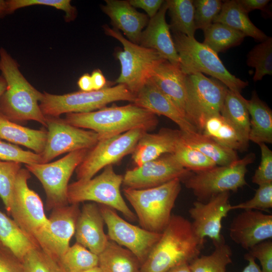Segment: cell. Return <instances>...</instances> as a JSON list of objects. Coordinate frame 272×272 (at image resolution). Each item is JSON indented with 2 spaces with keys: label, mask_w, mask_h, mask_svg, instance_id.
<instances>
[{
  "label": "cell",
  "mask_w": 272,
  "mask_h": 272,
  "mask_svg": "<svg viewBox=\"0 0 272 272\" xmlns=\"http://www.w3.org/2000/svg\"><path fill=\"white\" fill-rule=\"evenodd\" d=\"M250 118L249 141L258 145L272 143V111L253 91L250 100H245Z\"/></svg>",
  "instance_id": "26"
},
{
  "label": "cell",
  "mask_w": 272,
  "mask_h": 272,
  "mask_svg": "<svg viewBox=\"0 0 272 272\" xmlns=\"http://www.w3.org/2000/svg\"><path fill=\"white\" fill-rule=\"evenodd\" d=\"M104 224L98 205L95 202L84 204L76 222V242L98 255L109 241L104 231Z\"/></svg>",
  "instance_id": "20"
},
{
  "label": "cell",
  "mask_w": 272,
  "mask_h": 272,
  "mask_svg": "<svg viewBox=\"0 0 272 272\" xmlns=\"http://www.w3.org/2000/svg\"><path fill=\"white\" fill-rule=\"evenodd\" d=\"M245 99L240 93L228 90L220 114L236 129L243 140L249 143L250 116Z\"/></svg>",
  "instance_id": "33"
},
{
  "label": "cell",
  "mask_w": 272,
  "mask_h": 272,
  "mask_svg": "<svg viewBox=\"0 0 272 272\" xmlns=\"http://www.w3.org/2000/svg\"><path fill=\"white\" fill-rule=\"evenodd\" d=\"M173 154L179 163L190 171H203L217 166L203 154L183 142L181 137Z\"/></svg>",
  "instance_id": "39"
},
{
  "label": "cell",
  "mask_w": 272,
  "mask_h": 272,
  "mask_svg": "<svg viewBox=\"0 0 272 272\" xmlns=\"http://www.w3.org/2000/svg\"><path fill=\"white\" fill-rule=\"evenodd\" d=\"M258 145L261 151V161L252 176V181L260 185L272 182V151L264 143Z\"/></svg>",
  "instance_id": "46"
},
{
  "label": "cell",
  "mask_w": 272,
  "mask_h": 272,
  "mask_svg": "<svg viewBox=\"0 0 272 272\" xmlns=\"http://www.w3.org/2000/svg\"><path fill=\"white\" fill-rule=\"evenodd\" d=\"M181 137V131L163 128L156 133L145 132L131 154L136 167L162 155L173 154Z\"/></svg>",
  "instance_id": "24"
},
{
  "label": "cell",
  "mask_w": 272,
  "mask_h": 272,
  "mask_svg": "<svg viewBox=\"0 0 272 272\" xmlns=\"http://www.w3.org/2000/svg\"><path fill=\"white\" fill-rule=\"evenodd\" d=\"M231 239L246 250L272 238V215L257 210H244L236 216L229 229Z\"/></svg>",
  "instance_id": "19"
},
{
  "label": "cell",
  "mask_w": 272,
  "mask_h": 272,
  "mask_svg": "<svg viewBox=\"0 0 272 272\" xmlns=\"http://www.w3.org/2000/svg\"><path fill=\"white\" fill-rule=\"evenodd\" d=\"M0 160L26 164L41 163L39 154L23 150L18 146L0 139Z\"/></svg>",
  "instance_id": "44"
},
{
  "label": "cell",
  "mask_w": 272,
  "mask_h": 272,
  "mask_svg": "<svg viewBox=\"0 0 272 272\" xmlns=\"http://www.w3.org/2000/svg\"><path fill=\"white\" fill-rule=\"evenodd\" d=\"M7 89V83L3 76H0V98Z\"/></svg>",
  "instance_id": "55"
},
{
  "label": "cell",
  "mask_w": 272,
  "mask_h": 272,
  "mask_svg": "<svg viewBox=\"0 0 272 272\" xmlns=\"http://www.w3.org/2000/svg\"><path fill=\"white\" fill-rule=\"evenodd\" d=\"M167 272H190L189 263H184L175 267Z\"/></svg>",
  "instance_id": "54"
},
{
  "label": "cell",
  "mask_w": 272,
  "mask_h": 272,
  "mask_svg": "<svg viewBox=\"0 0 272 272\" xmlns=\"http://www.w3.org/2000/svg\"><path fill=\"white\" fill-rule=\"evenodd\" d=\"M83 272H102V271L99 266H97Z\"/></svg>",
  "instance_id": "57"
},
{
  "label": "cell",
  "mask_w": 272,
  "mask_h": 272,
  "mask_svg": "<svg viewBox=\"0 0 272 272\" xmlns=\"http://www.w3.org/2000/svg\"><path fill=\"white\" fill-rule=\"evenodd\" d=\"M244 258L248 261V263L242 272H261V268L256 263L255 259L248 254H245Z\"/></svg>",
  "instance_id": "53"
},
{
  "label": "cell",
  "mask_w": 272,
  "mask_h": 272,
  "mask_svg": "<svg viewBox=\"0 0 272 272\" xmlns=\"http://www.w3.org/2000/svg\"><path fill=\"white\" fill-rule=\"evenodd\" d=\"M0 240L22 261L37 243L26 235L15 221L0 211Z\"/></svg>",
  "instance_id": "32"
},
{
  "label": "cell",
  "mask_w": 272,
  "mask_h": 272,
  "mask_svg": "<svg viewBox=\"0 0 272 272\" xmlns=\"http://www.w3.org/2000/svg\"><path fill=\"white\" fill-rule=\"evenodd\" d=\"M103 28L106 35L117 39L123 47L122 50L116 53L121 71L115 82L125 85L134 95L166 59L157 51L130 42L118 30L106 25Z\"/></svg>",
  "instance_id": "8"
},
{
  "label": "cell",
  "mask_w": 272,
  "mask_h": 272,
  "mask_svg": "<svg viewBox=\"0 0 272 272\" xmlns=\"http://www.w3.org/2000/svg\"><path fill=\"white\" fill-rule=\"evenodd\" d=\"M93 90H99L103 89L107 85L105 77L99 69H96L93 71L91 75Z\"/></svg>",
  "instance_id": "51"
},
{
  "label": "cell",
  "mask_w": 272,
  "mask_h": 272,
  "mask_svg": "<svg viewBox=\"0 0 272 272\" xmlns=\"http://www.w3.org/2000/svg\"><path fill=\"white\" fill-rule=\"evenodd\" d=\"M191 173L179 163L173 154H167L127 170L122 185L136 189L153 188L176 178L183 180Z\"/></svg>",
  "instance_id": "16"
},
{
  "label": "cell",
  "mask_w": 272,
  "mask_h": 272,
  "mask_svg": "<svg viewBox=\"0 0 272 272\" xmlns=\"http://www.w3.org/2000/svg\"><path fill=\"white\" fill-rule=\"evenodd\" d=\"M99 208L107 228V236L112 241L131 251L142 264L162 233L148 231L121 218L116 210L106 206Z\"/></svg>",
  "instance_id": "14"
},
{
  "label": "cell",
  "mask_w": 272,
  "mask_h": 272,
  "mask_svg": "<svg viewBox=\"0 0 272 272\" xmlns=\"http://www.w3.org/2000/svg\"><path fill=\"white\" fill-rule=\"evenodd\" d=\"M89 149L67 153L55 161L26 164V169L39 180L46 195L47 210L69 205L67 191L73 173L83 161Z\"/></svg>",
  "instance_id": "11"
},
{
  "label": "cell",
  "mask_w": 272,
  "mask_h": 272,
  "mask_svg": "<svg viewBox=\"0 0 272 272\" xmlns=\"http://www.w3.org/2000/svg\"><path fill=\"white\" fill-rule=\"evenodd\" d=\"M39 102L41 110L45 117H59L63 113H81L97 110L108 104L118 101L133 102L134 95L123 84L109 87L106 85L99 90L79 91L63 95L44 92Z\"/></svg>",
  "instance_id": "6"
},
{
  "label": "cell",
  "mask_w": 272,
  "mask_h": 272,
  "mask_svg": "<svg viewBox=\"0 0 272 272\" xmlns=\"http://www.w3.org/2000/svg\"><path fill=\"white\" fill-rule=\"evenodd\" d=\"M238 4L247 13L254 10H264L269 0H237Z\"/></svg>",
  "instance_id": "50"
},
{
  "label": "cell",
  "mask_w": 272,
  "mask_h": 272,
  "mask_svg": "<svg viewBox=\"0 0 272 272\" xmlns=\"http://www.w3.org/2000/svg\"><path fill=\"white\" fill-rule=\"evenodd\" d=\"M173 40L180 59L179 67L186 75L205 73L224 84L230 90L241 93L248 82L231 74L218 53L194 37L173 33Z\"/></svg>",
  "instance_id": "5"
},
{
  "label": "cell",
  "mask_w": 272,
  "mask_h": 272,
  "mask_svg": "<svg viewBox=\"0 0 272 272\" xmlns=\"http://www.w3.org/2000/svg\"><path fill=\"white\" fill-rule=\"evenodd\" d=\"M247 64L255 69L254 82L260 81L264 76L272 75V38L256 45L248 53Z\"/></svg>",
  "instance_id": "38"
},
{
  "label": "cell",
  "mask_w": 272,
  "mask_h": 272,
  "mask_svg": "<svg viewBox=\"0 0 272 272\" xmlns=\"http://www.w3.org/2000/svg\"><path fill=\"white\" fill-rule=\"evenodd\" d=\"M23 262L26 272H64L57 261L39 247L30 250Z\"/></svg>",
  "instance_id": "41"
},
{
  "label": "cell",
  "mask_w": 272,
  "mask_h": 272,
  "mask_svg": "<svg viewBox=\"0 0 272 272\" xmlns=\"http://www.w3.org/2000/svg\"><path fill=\"white\" fill-rule=\"evenodd\" d=\"M6 1L0 0V17L6 15Z\"/></svg>",
  "instance_id": "56"
},
{
  "label": "cell",
  "mask_w": 272,
  "mask_h": 272,
  "mask_svg": "<svg viewBox=\"0 0 272 272\" xmlns=\"http://www.w3.org/2000/svg\"><path fill=\"white\" fill-rule=\"evenodd\" d=\"M155 115H163L174 122L182 132L197 131L173 102L149 79L134 95L133 102Z\"/></svg>",
  "instance_id": "22"
},
{
  "label": "cell",
  "mask_w": 272,
  "mask_h": 272,
  "mask_svg": "<svg viewBox=\"0 0 272 272\" xmlns=\"http://www.w3.org/2000/svg\"><path fill=\"white\" fill-rule=\"evenodd\" d=\"M201 133L219 144L236 151H244L248 147V144L221 114L208 118Z\"/></svg>",
  "instance_id": "30"
},
{
  "label": "cell",
  "mask_w": 272,
  "mask_h": 272,
  "mask_svg": "<svg viewBox=\"0 0 272 272\" xmlns=\"http://www.w3.org/2000/svg\"><path fill=\"white\" fill-rule=\"evenodd\" d=\"M128 1L133 8L144 10L150 19L157 13L164 2L163 0H129Z\"/></svg>",
  "instance_id": "49"
},
{
  "label": "cell",
  "mask_w": 272,
  "mask_h": 272,
  "mask_svg": "<svg viewBox=\"0 0 272 272\" xmlns=\"http://www.w3.org/2000/svg\"><path fill=\"white\" fill-rule=\"evenodd\" d=\"M30 177V172L26 168H22L19 171L9 215L24 233L36 242V237L48 228L49 221L41 198L28 186Z\"/></svg>",
  "instance_id": "12"
},
{
  "label": "cell",
  "mask_w": 272,
  "mask_h": 272,
  "mask_svg": "<svg viewBox=\"0 0 272 272\" xmlns=\"http://www.w3.org/2000/svg\"><path fill=\"white\" fill-rule=\"evenodd\" d=\"M248 14L237 0L226 1L213 23L226 25L260 42L266 39L268 36L253 24Z\"/></svg>",
  "instance_id": "28"
},
{
  "label": "cell",
  "mask_w": 272,
  "mask_h": 272,
  "mask_svg": "<svg viewBox=\"0 0 272 272\" xmlns=\"http://www.w3.org/2000/svg\"><path fill=\"white\" fill-rule=\"evenodd\" d=\"M57 262L64 272H83L98 266V255L76 243L70 246Z\"/></svg>",
  "instance_id": "37"
},
{
  "label": "cell",
  "mask_w": 272,
  "mask_h": 272,
  "mask_svg": "<svg viewBox=\"0 0 272 272\" xmlns=\"http://www.w3.org/2000/svg\"><path fill=\"white\" fill-rule=\"evenodd\" d=\"M3 245V244H2V242H1V241L0 240V245Z\"/></svg>",
  "instance_id": "58"
},
{
  "label": "cell",
  "mask_w": 272,
  "mask_h": 272,
  "mask_svg": "<svg viewBox=\"0 0 272 272\" xmlns=\"http://www.w3.org/2000/svg\"><path fill=\"white\" fill-rule=\"evenodd\" d=\"M77 84L81 91L88 92L94 90L91 77L89 74L83 75L79 79Z\"/></svg>",
  "instance_id": "52"
},
{
  "label": "cell",
  "mask_w": 272,
  "mask_h": 272,
  "mask_svg": "<svg viewBox=\"0 0 272 272\" xmlns=\"http://www.w3.org/2000/svg\"><path fill=\"white\" fill-rule=\"evenodd\" d=\"M254 159L255 155L251 153L228 165L216 166L203 171L191 172L183 180L185 185L201 202H207L221 193L236 192L247 185L245 175L247 166Z\"/></svg>",
  "instance_id": "9"
},
{
  "label": "cell",
  "mask_w": 272,
  "mask_h": 272,
  "mask_svg": "<svg viewBox=\"0 0 272 272\" xmlns=\"http://www.w3.org/2000/svg\"><path fill=\"white\" fill-rule=\"evenodd\" d=\"M167 11L171 18L170 29L173 33L194 37L195 8L191 0H167Z\"/></svg>",
  "instance_id": "34"
},
{
  "label": "cell",
  "mask_w": 272,
  "mask_h": 272,
  "mask_svg": "<svg viewBox=\"0 0 272 272\" xmlns=\"http://www.w3.org/2000/svg\"><path fill=\"white\" fill-rule=\"evenodd\" d=\"M181 181L176 178L153 188H123L124 196L134 209L142 228L153 232H163L181 191Z\"/></svg>",
  "instance_id": "4"
},
{
  "label": "cell",
  "mask_w": 272,
  "mask_h": 272,
  "mask_svg": "<svg viewBox=\"0 0 272 272\" xmlns=\"http://www.w3.org/2000/svg\"><path fill=\"white\" fill-rule=\"evenodd\" d=\"M181 139L186 144L211 159L217 166L228 165L239 159L236 151L219 144L200 132L181 131Z\"/></svg>",
  "instance_id": "31"
},
{
  "label": "cell",
  "mask_w": 272,
  "mask_h": 272,
  "mask_svg": "<svg viewBox=\"0 0 272 272\" xmlns=\"http://www.w3.org/2000/svg\"><path fill=\"white\" fill-rule=\"evenodd\" d=\"M205 240L194 232L191 222L172 215L162 236L141 265V272H167L199 256Z\"/></svg>",
  "instance_id": "1"
},
{
  "label": "cell",
  "mask_w": 272,
  "mask_h": 272,
  "mask_svg": "<svg viewBox=\"0 0 272 272\" xmlns=\"http://www.w3.org/2000/svg\"><path fill=\"white\" fill-rule=\"evenodd\" d=\"M146 130L137 128L111 138L100 140L89 149L75 171L77 180H88L108 165L119 163L131 154ZM148 132V131H147Z\"/></svg>",
  "instance_id": "13"
},
{
  "label": "cell",
  "mask_w": 272,
  "mask_h": 272,
  "mask_svg": "<svg viewBox=\"0 0 272 272\" xmlns=\"http://www.w3.org/2000/svg\"><path fill=\"white\" fill-rule=\"evenodd\" d=\"M22 168L21 163L0 160V197L8 214L16 176Z\"/></svg>",
  "instance_id": "40"
},
{
  "label": "cell",
  "mask_w": 272,
  "mask_h": 272,
  "mask_svg": "<svg viewBox=\"0 0 272 272\" xmlns=\"http://www.w3.org/2000/svg\"><path fill=\"white\" fill-rule=\"evenodd\" d=\"M46 139L47 130L23 126L0 114V139L23 146L40 155L44 149Z\"/></svg>",
  "instance_id": "27"
},
{
  "label": "cell",
  "mask_w": 272,
  "mask_h": 272,
  "mask_svg": "<svg viewBox=\"0 0 272 272\" xmlns=\"http://www.w3.org/2000/svg\"><path fill=\"white\" fill-rule=\"evenodd\" d=\"M193 3L196 29L204 31L213 23L221 10L223 2L220 0H195Z\"/></svg>",
  "instance_id": "43"
},
{
  "label": "cell",
  "mask_w": 272,
  "mask_h": 272,
  "mask_svg": "<svg viewBox=\"0 0 272 272\" xmlns=\"http://www.w3.org/2000/svg\"><path fill=\"white\" fill-rule=\"evenodd\" d=\"M98 266L102 272H141L142 264L129 250L109 240L98 255Z\"/></svg>",
  "instance_id": "29"
},
{
  "label": "cell",
  "mask_w": 272,
  "mask_h": 272,
  "mask_svg": "<svg viewBox=\"0 0 272 272\" xmlns=\"http://www.w3.org/2000/svg\"><path fill=\"white\" fill-rule=\"evenodd\" d=\"M229 197V192H226L213 196L207 202H193L189 214L192 219L193 230L200 239L205 240L208 237L215 243L223 238L222 222L231 211Z\"/></svg>",
  "instance_id": "18"
},
{
  "label": "cell",
  "mask_w": 272,
  "mask_h": 272,
  "mask_svg": "<svg viewBox=\"0 0 272 272\" xmlns=\"http://www.w3.org/2000/svg\"><path fill=\"white\" fill-rule=\"evenodd\" d=\"M64 119L73 126L96 132L99 140L137 128L148 131L158 123L156 115L133 103L105 106L86 113H67Z\"/></svg>",
  "instance_id": "3"
},
{
  "label": "cell",
  "mask_w": 272,
  "mask_h": 272,
  "mask_svg": "<svg viewBox=\"0 0 272 272\" xmlns=\"http://www.w3.org/2000/svg\"><path fill=\"white\" fill-rule=\"evenodd\" d=\"M122 180L123 176L115 173L113 165H108L95 177L77 180L69 184L68 202L69 204L86 201L97 202L119 211L130 221H135V214L127 206L120 192Z\"/></svg>",
  "instance_id": "7"
},
{
  "label": "cell",
  "mask_w": 272,
  "mask_h": 272,
  "mask_svg": "<svg viewBox=\"0 0 272 272\" xmlns=\"http://www.w3.org/2000/svg\"><path fill=\"white\" fill-rule=\"evenodd\" d=\"M186 76V75L179 66L166 60L156 68L150 78L185 118L187 102Z\"/></svg>",
  "instance_id": "25"
},
{
  "label": "cell",
  "mask_w": 272,
  "mask_h": 272,
  "mask_svg": "<svg viewBox=\"0 0 272 272\" xmlns=\"http://www.w3.org/2000/svg\"><path fill=\"white\" fill-rule=\"evenodd\" d=\"M0 272H26L23 261L3 245H0Z\"/></svg>",
  "instance_id": "48"
},
{
  "label": "cell",
  "mask_w": 272,
  "mask_h": 272,
  "mask_svg": "<svg viewBox=\"0 0 272 272\" xmlns=\"http://www.w3.org/2000/svg\"><path fill=\"white\" fill-rule=\"evenodd\" d=\"M70 0H9L6 1V15L13 13L17 9L33 5H44L63 11L64 19L69 22L75 19L76 8L71 4Z\"/></svg>",
  "instance_id": "42"
},
{
  "label": "cell",
  "mask_w": 272,
  "mask_h": 272,
  "mask_svg": "<svg viewBox=\"0 0 272 272\" xmlns=\"http://www.w3.org/2000/svg\"><path fill=\"white\" fill-rule=\"evenodd\" d=\"M248 254L257 258L261 266V272H272V241L261 242L248 250Z\"/></svg>",
  "instance_id": "47"
},
{
  "label": "cell",
  "mask_w": 272,
  "mask_h": 272,
  "mask_svg": "<svg viewBox=\"0 0 272 272\" xmlns=\"http://www.w3.org/2000/svg\"><path fill=\"white\" fill-rule=\"evenodd\" d=\"M80 210L79 204L52 210L48 218V228L35 238L38 246L57 261L70 246Z\"/></svg>",
  "instance_id": "17"
},
{
  "label": "cell",
  "mask_w": 272,
  "mask_h": 272,
  "mask_svg": "<svg viewBox=\"0 0 272 272\" xmlns=\"http://www.w3.org/2000/svg\"><path fill=\"white\" fill-rule=\"evenodd\" d=\"M47 118V139L41 163H49L61 154L82 149H90L99 141L98 134L91 130L73 126L59 117Z\"/></svg>",
  "instance_id": "15"
},
{
  "label": "cell",
  "mask_w": 272,
  "mask_h": 272,
  "mask_svg": "<svg viewBox=\"0 0 272 272\" xmlns=\"http://www.w3.org/2000/svg\"><path fill=\"white\" fill-rule=\"evenodd\" d=\"M253 197L246 201L231 205V210H266L272 208V182L258 185Z\"/></svg>",
  "instance_id": "45"
},
{
  "label": "cell",
  "mask_w": 272,
  "mask_h": 272,
  "mask_svg": "<svg viewBox=\"0 0 272 272\" xmlns=\"http://www.w3.org/2000/svg\"><path fill=\"white\" fill-rule=\"evenodd\" d=\"M0 71L7 83V89L0 98V114L17 123L33 120L46 127L47 118L39 106L43 93L29 83L17 62L3 47L0 48Z\"/></svg>",
  "instance_id": "2"
},
{
  "label": "cell",
  "mask_w": 272,
  "mask_h": 272,
  "mask_svg": "<svg viewBox=\"0 0 272 272\" xmlns=\"http://www.w3.org/2000/svg\"><path fill=\"white\" fill-rule=\"evenodd\" d=\"M204 32L203 43L217 53L239 45L246 36L226 25L213 23Z\"/></svg>",
  "instance_id": "36"
},
{
  "label": "cell",
  "mask_w": 272,
  "mask_h": 272,
  "mask_svg": "<svg viewBox=\"0 0 272 272\" xmlns=\"http://www.w3.org/2000/svg\"><path fill=\"white\" fill-rule=\"evenodd\" d=\"M167 11L165 1L157 13L149 20L141 34L139 45L157 51L170 63L179 66V57L170 34L169 25L166 21Z\"/></svg>",
  "instance_id": "21"
},
{
  "label": "cell",
  "mask_w": 272,
  "mask_h": 272,
  "mask_svg": "<svg viewBox=\"0 0 272 272\" xmlns=\"http://www.w3.org/2000/svg\"><path fill=\"white\" fill-rule=\"evenodd\" d=\"M185 84V117L201 133L207 119L220 114L229 89L218 80L207 77L200 73L186 75Z\"/></svg>",
  "instance_id": "10"
},
{
  "label": "cell",
  "mask_w": 272,
  "mask_h": 272,
  "mask_svg": "<svg viewBox=\"0 0 272 272\" xmlns=\"http://www.w3.org/2000/svg\"><path fill=\"white\" fill-rule=\"evenodd\" d=\"M101 9L110 19L113 28L121 30L129 41L139 44L149 21L147 15L137 11L128 1L106 0Z\"/></svg>",
  "instance_id": "23"
},
{
  "label": "cell",
  "mask_w": 272,
  "mask_h": 272,
  "mask_svg": "<svg viewBox=\"0 0 272 272\" xmlns=\"http://www.w3.org/2000/svg\"><path fill=\"white\" fill-rule=\"evenodd\" d=\"M213 244L215 249L211 254L198 256L189 263L190 272H226L227 265L232 262L231 248L224 236Z\"/></svg>",
  "instance_id": "35"
}]
</instances>
